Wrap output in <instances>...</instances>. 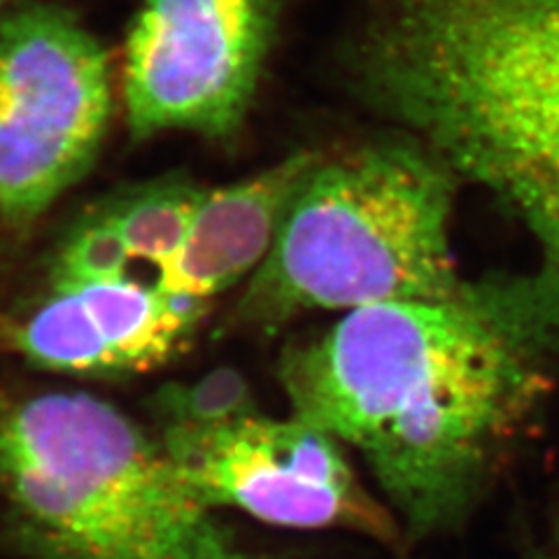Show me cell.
<instances>
[{"label": "cell", "mask_w": 559, "mask_h": 559, "mask_svg": "<svg viewBox=\"0 0 559 559\" xmlns=\"http://www.w3.org/2000/svg\"><path fill=\"white\" fill-rule=\"evenodd\" d=\"M559 366V269L466 280L443 301L345 312L289 345L292 415L355 448L406 534L462 527L538 429Z\"/></svg>", "instance_id": "1"}, {"label": "cell", "mask_w": 559, "mask_h": 559, "mask_svg": "<svg viewBox=\"0 0 559 559\" xmlns=\"http://www.w3.org/2000/svg\"><path fill=\"white\" fill-rule=\"evenodd\" d=\"M341 63L361 103L497 197L559 269V0H364Z\"/></svg>", "instance_id": "2"}, {"label": "cell", "mask_w": 559, "mask_h": 559, "mask_svg": "<svg viewBox=\"0 0 559 559\" xmlns=\"http://www.w3.org/2000/svg\"><path fill=\"white\" fill-rule=\"evenodd\" d=\"M0 501L31 559H269L191 492L159 441L90 394L0 408Z\"/></svg>", "instance_id": "3"}, {"label": "cell", "mask_w": 559, "mask_h": 559, "mask_svg": "<svg viewBox=\"0 0 559 559\" xmlns=\"http://www.w3.org/2000/svg\"><path fill=\"white\" fill-rule=\"evenodd\" d=\"M460 185L399 131L334 159L320 154L242 289L234 326L275 331L312 310L452 299L466 285L450 242Z\"/></svg>", "instance_id": "4"}, {"label": "cell", "mask_w": 559, "mask_h": 559, "mask_svg": "<svg viewBox=\"0 0 559 559\" xmlns=\"http://www.w3.org/2000/svg\"><path fill=\"white\" fill-rule=\"evenodd\" d=\"M108 51L78 16L26 0L0 16V213H45L90 170L108 131Z\"/></svg>", "instance_id": "5"}, {"label": "cell", "mask_w": 559, "mask_h": 559, "mask_svg": "<svg viewBox=\"0 0 559 559\" xmlns=\"http://www.w3.org/2000/svg\"><path fill=\"white\" fill-rule=\"evenodd\" d=\"M283 0H145L124 49V103L138 138L238 133L277 38Z\"/></svg>", "instance_id": "6"}, {"label": "cell", "mask_w": 559, "mask_h": 559, "mask_svg": "<svg viewBox=\"0 0 559 559\" xmlns=\"http://www.w3.org/2000/svg\"><path fill=\"white\" fill-rule=\"evenodd\" d=\"M159 443L191 492L213 511L238 509L289 530L396 536V518L359 485L345 445L296 415L252 413L215 429H170Z\"/></svg>", "instance_id": "7"}, {"label": "cell", "mask_w": 559, "mask_h": 559, "mask_svg": "<svg viewBox=\"0 0 559 559\" xmlns=\"http://www.w3.org/2000/svg\"><path fill=\"white\" fill-rule=\"evenodd\" d=\"M205 301L119 277L49 299L12 329L35 366L66 373H143L166 364L194 334Z\"/></svg>", "instance_id": "8"}, {"label": "cell", "mask_w": 559, "mask_h": 559, "mask_svg": "<svg viewBox=\"0 0 559 559\" xmlns=\"http://www.w3.org/2000/svg\"><path fill=\"white\" fill-rule=\"evenodd\" d=\"M318 159V152H296L248 180L205 191L182 248L159 269L154 285L207 301L252 275L271 252L289 201Z\"/></svg>", "instance_id": "9"}, {"label": "cell", "mask_w": 559, "mask_h": 559, "mask_svg": "<svg viewBox=\"0 0 559 559\" xmlns=\"http://www.w3.org/2000/svg\"><path fill=\"white\" fill-rule=\"evenodd\" d=\"M205 191L189 182L166 180L135 189L105 210L124 238L131 259L152 261L162 269L182 248Z\"/></svg>", "instance_id": "10"}, {"label": "cell", "mask_w": 559, "mask_h": 559, "mask_svg": "<svg viewBox=\"0 0 559 559\" xmlns=\"http://www.w3.org/2000/svg\"><path fill=\"white\" fill-rule=\"evenodd\" d=\"M162 431L215 429L257 413L248 380L236 369H217L194 382H175L154 396Z\"/></svg>", "instance_id": "11"}, {"label": "cell", "mask_w": 559, "mask_h": 559, "mask_svg": "<svg viewBox=\"0 0 559 559\" xmlns=\"http://www.w3.org/2000/svg\"><path fill=\"white\" fill-rule=\"evenodd\" d=\"M131 254L117 224L100 210L80 224L63 245L55 269V289H75L127 277Z\"/></svg>", "instance_id": "12"}, {"label": "cell", "mask_w": 559, "mask_h": 559, "mask_svg": "<svg viewBox=\"0 0 559 559\" xmlns=\"http://www.w3.org/2000/svg\"><path fill=\"white\" fill-rule=\"evenodd\" d=\"M532 559H559V499L552 506L550 524L544 534V540L534 548Z\"/></svg>", "instance_id": "13"}, {"label": "cell", "mask_w": 559, "mask_h": 559, "mask_svg": "<svg viewBox=\"0 0 559 559\" xmlns=\"http://www.w3.org/2000/svg\"><path fill=\"white\" fill-rule=\"evenodd\" d=\"M8 3H12V0H0V10H3Z\"/></svg>", "instance_id": "14"}]
</instances>
